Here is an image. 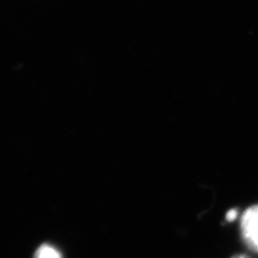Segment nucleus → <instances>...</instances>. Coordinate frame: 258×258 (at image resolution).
I'll return each mask as SVG.
<instances>
[{
  "label": "nucleus",
  "mask_w": 258,
  "mask_h": 258,
  "mask_svg": "<svg viewBox=\"0 0 258 258\" xmlns=\"http://www.w3.org/2000/svg\"><path fill=\"white\" fill-rule=\"evenodd\" d=\"M241 237L251 251L258 253V205L247 208L241 215Z\"/></svg>",
  "instance_id": "obj_1"
},
{
  "label": "nucleus",
  "mask_w": 258,
  "mask_h": 258,
  "mask_svg": "<svg viewBox=\"0 0 258 258\" xmlns=\"http://www.w3.org/2000/svg\"><path fill=\"white\" fill-rule=\"evenodd\" d=\"M35 258H61V255L51 245H42L38 248Z\"/></svg>",
  "instance_id": "obj_2"
},
{
  "label": "nucleus",
  "mask_w": 258,
  "mask_h": 258,
  "mask_svg": "<svg viewBox=\"0 0 258 258\" xmlns=\"http://www.w3.org/2000/svg\"><path fill=\"white\" fill-rule=\"evenodd\" d=\"M237 216H238V210L237 209H231V210H229L227 213H226L225 220L227 222H232V221H235L237 219Z\"/></svg>",
  "instance_id": "obj_3"
},
{
  "label": "nucleus",
  "mask_w": 258,
  "mask_h": 258,
  "mask_svg": "<svg viewBox=\"0 0 258 258\" xmlns=\"http://www.w3.org/2000/svg\"><path fill=\"white\" fill-rule=\"evenodd\" d=\"M231 258H251V257L245 254H237V255H233Z\"/></svg>",
  "instance_id": "obj_4"
}]
</instances>
